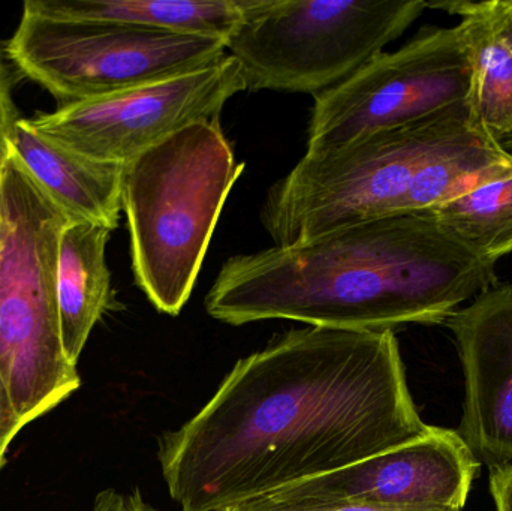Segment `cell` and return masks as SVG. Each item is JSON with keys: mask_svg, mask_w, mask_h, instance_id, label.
Here are the masks:
<instances>
[{"mask_svg": "<svg viewBox=\"0 0 512 511\" xmlns=\"http://www.w3.org/2000/svg\"><path fill=\"white\" fill-rule=\"evenodd\" d=\"M393 330L307 326L239 360L213 398L159 438L182 511H221L426 434Z\"/></svg>", "mask_w": 512, "mask_h": 511, "instance_id": "1", "label": "cell"}, {"mask_svg": "<svg viewBox=\"0 0 512 511\" xmlns=\"http://www.w3.org/2000/svg\"><path fill=\"white\" fill-rule=\"evenodd\" d=\"M498 284L432 210L367 219L292 246L228 258L206 311L230 326L291 320L343 330L442 324Z\"/></svg>", "mask_w": 512, "mask_h": 511, "instance_id": "2", "label": "cell"}, {"mask_svg": "<svg viewBox=\"0 0 512 511\" xmlns=\"http://www.w3.org/2000/svg\"><path fill=\"white\" fill-rule=\"evenodd\" d=\"M512 174V153L472 123L468 101L307 155L262 204L274 246H292L367 219L423 212Z\"/></svg>", "mask_w": 512, "mask_h": 511, "instance_id": "3", "label": "cell"}, {"mask_svg": "<svg viewBox=\"0 0 512 511\" xmlns=\"http://www.w3.org/2000/svg\"><path fill=\"white\" fill-rule=\"evenodd\" d=\"M245 164L221 123H195L125 165L123 210L135 282L177 317L198 281L213 233Z\"/></svg>", "mask_w": 512, "mask_h": 511, "instance_id": "4", "label": "cell"}, {"mask_svg": "<svg viewBox=\"0 0 512 511\" xmlns=\"http://www.w3.org/2000/svg\"><path fill=\"white\" fill-rule=\"evenodd\" d=\"M17 158L0 162V377L24 423L80 387L57 306V255L68 224Z\"/></svg>", "mask_w": 512, "mask_h": 511, "instance_id": "5", "label": "cell"}, {"mask_svg": "<svg viewBox=\"0 0 512 511\" xmlns=\"http://www.w3.org/2000/svg\"><path fill=\"white\" fill-rule=\"evenodd\" d=\"M424 0H251L227 50L246 90L319 95L421 17Z\"/></svg>", "mask_w": 512, "mask_h": 511, "instance_id": "6", "label": "cell"}, {"mask_svg": "<svg viewBox=\"0 0 512 511\" xmlns=\"http://www.w3.org/2000/svg\"><path fill=\"white\" fill-rule=\"evenodd\" d=\"M227 54L221 39L68 20L26 8L6 45V56L18 71L48 90L60 105L188 74Z\"/></svg>", "mask_w": 512, "mask_h": 511, "instance_id": "7", "label": "cell"}, {"mask_svg": "<svg viewBox=\"0 0 512 511\" xmlns=\"http://www.w3.org/2000/svg\"><path fill=\"white\" fill-rule=\"evenodd\" d=\"M471 60L459 24L423 27L408 44L379 53L348 80L313 96L307 155H321L382 129L468 101Z\"/></svg>", "mask_w": 512, "mask_h": 511, "instance_id": "8", "label": "cell"}, {"mask_svg": "<svg viewBox=\"0 0 512 511\" xmlns=\"http://www.w3.org/2000/svg\"><path fill=\"white\" fill-rule=\"evenodd\" d=\"M243 90L242 66L227 54L206 68L60 105L26 122L72 152L126 165L188 126L221 123L225 105Z\"/></svg>", "mask_w": 512, "mask_h": 511, "instance_id": "9", "label": "cell"}, {"mask_svg": "<svg viewBox=\"0 0 512 511\" xmlns=\"http://www.w3.org/2000/svg\"><path fill=\"white\" fill-rule=\"evenodd\" d=\"M480 467L459 432L429 426L417 440L271 494L463 511Z\"/></svg>", "mask_w": 512, "mask_h": 511, "instance_id": "10", "label": "cell"}, {"mask_svg": "<svg viewBox=\"0 0 512 511\" xmlns=\"http://www.w3.org/2000/svg\"><path fill=\"white\" fill-rule=\"evenodd\" d=\"M459 348L466 398L459 434L489 470L512 464V285L495 287L445 321Z\"/></svg>", "mask_w": 512, "mask_h": 511, "instance_id": "11", "label": "cell"}, {"mask_svg": "<svg viewBox=\"0 0 512 511\" xmlns=\"http://www.w3.org/2000/svg\"><path fill=\"white\" fill-rule=\"evenodd\" d=\"M12 155L69 222H92L116 230L123 210L125 165L72 152L20 119L9 143Z\"/></svg>", "mask_w": 512, "mask_h": 511, "instance_id": "12", "label": "cell"}, {"mask_svg": "<svg viewBox=\"0 0 512 511\" xmlns=\"http://www.w3.org/2000/svg\"><path fill=\"white\" fill-rule=\"evenodd\" d=\"M460 17L471 60V120L502 149L512 143V0L427 2Z\"/></svg>", "mask_w": 512, "mask_h": 511, "instance_id": "13", "label": "cell"}, {"mask_svg": "<svg viewBox=\"0 0 512 511\" xmlns=\"http://www.w3.org/2000/svg\"><path fill=\"white\" fill-rule=\"evenodd\" d=\"M110 228L92 222H68L57 255V306L66 356L77 365L87 339L113 300L105 260Z\"/></svg>", "mask_w": 512, "mask_h": 511, "instance_id": "14", "label": "cell"}, {"mask_svg": "<svg viewBox=\"0 0 512 511\" xmlns=\"http://www.w3.org/2000/svg\"><path fill=\"white\" fill-rule=\"evenodd\" d=\"M251 0H27L24 8L68 20L105 21L200 35L227 44Z\"/></svg>", "mask_w": 512, "mask_h": 511, "instance_id": "15", "label": "cell"}, {"mask_svg": "<svg viewBox=\"0 0 512 511\" xmlns=\"http://www.w3.org/2000/svg\"><path fill=\"white\" fill-rule=\"evenodd\" d=\"M432 212L478 257L498 263L511 254L512 174L475 186Z\"/></svg>", "mask_w": 512, "mask_h": 511, "instance_id": "16", "label": "cell"}, {"mask_svg": "<svg viewBox=\"0 0 512 511\" xmlns=\"http://www.w3.org/2000/svg\"><path fill=\"white\" fill-rule=\"evenodd\" d=\"M221 511H460L442 507L376 506V504L348 503V501L313 500V498L286 497L267 494L234 504Z\"/></svg>", "mask_w": 512, "mask_h": 511, "instance_id": "17", "label": "cell"}, {"mask_svg": "<svg viewBox=\"0 0 512 511\" xmlns=\"http://www.w3.org/2000/svg\"><path fill=\"white\" fill-rule=\"evenodd\" d=\"M20 122L14 99H12L11 81H9L8 68L3 62L0 53V162L9 155V143L15 125Z\"/></svg>", "mask_w": 512, "mask_h": 511, "instance_id": "18", "label": "cell"}, {"mask_svg": "<svg viewBox=\"0 0 512 511\" xmlns=\"http://www.w3.org/2000/svg\"><path fill=\"white\" fill-rule=\"evenodd\" d=\"M26 426L20 414L15 410L11 395L0 377V471L6 462V452L15 435Z\"/></svg>", "mask_w": 512, "mask_h": 511, "instance_id": "19", "label": "cell"}, {"mask_svg": "<svg viewBox=\"0 0 512 511\" xmlns=\"http://www.w3.org/2000/svg\"><path fill=\"white\" fill-rule=\"evenodd\" d=\"M92 511H161L147 504L141 497L140 491L135 489L132 494L107 489L96 497Z\"/></svg>", "mask_w": 512, "mask_h": 511, "instance_id": "20", "label": "cell"}, {"mask_svg": "<svg viewBox=\"0 0 512 511\" xmlns=\"http://www.w3.org/2000/svg\"><path fill=\"white\" fill-rule=\"evenodd\" d=\"M490 491L496 511H512V464L490 470Z\"/></svg>", "mask_w": 512, "mask_h": 511, "instance_id": "21", "label": "cell"}, {"mask_svg": "<svg viewBox=\"0 0 512 511\" xmlns=\"http://www.w3.org/2000/svg\"><path fill=\"white\" fill-rule=\"evenodd\" d=\"M510 147H511V149H512V143H511V146H510ZM508 152H510V149H508Z\"/></svg>", "mask_w": 512, "mask_h": 511, "instance_id": "22", "label": "cell"}]
</instances>
